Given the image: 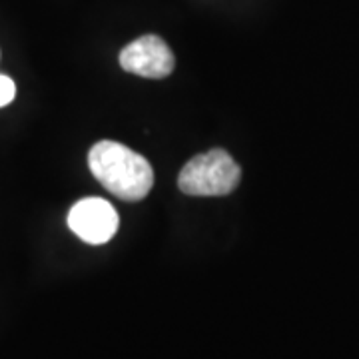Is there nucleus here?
<instances>
[{"instance_id":"nucleus-1","label":"nucleus","mask_w":359,"mask_h":359,"mask_svg":"<svg viewBox=\"0 0 359 359\" xmlns=\"http://www.w3.org/2000/svg\"><path fill=\"white\" fill-rule=\"evenodd\" d=\"M88 166L94 178L108 192L126 202L144 200L154 186V170L150 162L118 142L94 144L90 148Z\"/></svg>"},{"instance_id":"nucleus-4","label":"nucleus","mask_w":359,"mask_h":359,"mask_svg":"<svg viewBox=\"0 0 359 359\" xmlns=\"http://www.w3.org/2000/svg\"><path fill=\"white\" fill-rule=\"evenodd\" d=\"M174 54L164 40L154 34L140 36L130 42L124 50L120 52V66L142 78H160L170 76L174 72Z\"/></svg>"},{"instance_id":"nucleus-2","label":"nucleus","mask_w":359,"mask_h":359,"mask_svg":"<svg viewBox=\"0 0 359 359\" xmlns=\"http://www.w3.org/2000/svg\"><path fill=\"white\" fill-rule=\"evenodd\" d=\"M242 170L226 150L216 148L192 158L182 168L178 188L188 196H226L240 184Z\"/></svg>"},{"instance_id":"nucleus-3","label":"nucleus","mask_w":359,"mask_h":359,"mask_svg":"<svg viewBox=\"0 0 359 359\" xmlns=\"http://www.w3.org/2000/svg\"><path fill=\"white\" fill-rule=\"evenodd\" d=\"M68 226L86 244L100 245L114 238L118 214L114 205L102 198H84L68 212Z\"/></svg>"},{"instance_id":"nucleus-5","label":"nucleus","mask_w":359,"mask_h":359,"mask_svg":"<svg viewBox=\"0 0 359 359\" xmlns=\"http://www.w3.org/2000/svg\"><path fill=\"white\" fill-rule=\"evenodd\" d=\"M16 96V86L8 76H2L0 74V108L11 104Z\"/></svg>"}]
</instances>
